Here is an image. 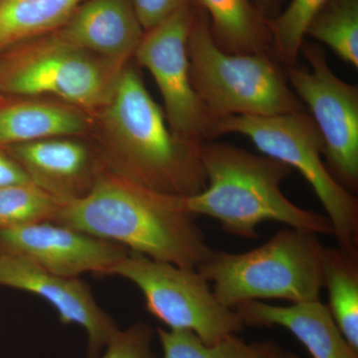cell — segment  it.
<instances>
[{
    "label": "cell",
    "instance_id": "6da1fadb",
    "mask_svg": "<svg viewBox=\"0 0 358 358\" xmlns=\"http://www.w3.org/2000/svg\"><path fill=\"white\" fill-rule=\"evenodd\" d=\"M180 197L154 192L105 166L82 199L63 205L55 222L121 245L152 260L194 268L213 250Z\"/></svg>",
    "mask_w": 358,
    "mask_h": 358
},
{
    "label": "cell",
    "instance_id": "7a4b0ae2",
    "mask_svg": "<svg viewBox=\"0 0 358 358\" xmlns=\"http://www.w3.org/2000/svg\"><path fill=\"white\" fill-rule=\"evenodd\" d=\"M103 164L154 192L190 196L207 185L199 141L178 138L164 110L131 66L126 65L103 108Z\"/></svg>",
    "mask_w": 358,
    "mask_h": 358
},
{
    "label": "cell",
    "instance_id": "3957f363",
    "mask_svg": "<svg viewBox=\"0 0 358 358\" xmlns=\"http://www.w3.org/2000/svg\"><path fill=\"white\" fill-rule=\"evenodd\" d=\"M200 159L206 176L204 190L180 197L183 211L216 219L226 232L255 239L265 221L286 224L315 234H334L327 215L301 208L285 196L282 183L291 167L267 155L232 145L205 141Z\"/></svg>",
    "mask_w": 358,
    "mask_h": 358
},
{
    "label": "cell",
    "instance_id": "277c9868",
    "mask_svg": "<svg viewBox=\"0 0 358 358\" xmlns=\"http://www.w3.org/2000/svg\"><path fill=\"white\" fill-rule=\"evenodd\" d=\"M188 56L193 88L212 122L229 115L293 114L307 110L271 52L226 53L216 44L206 13L195 3Z\"/></svg>",
    "mask_w": 358,
    "mask_h": 358
},
{
    "label": "cell",
    "instance_id": "5b68a950",
    "mask_svg": "<svg viewBox=\"0 0 358 358\" xmlns=\"http://www.w3.org/2000/svg\"><path fill=\"white\" fill-rule=\"evenodd\" d=\"M324 249L315 233L287 226L251 251H213L196 270L227 308L270 299L319 301Z\"/></svg>",
    "mask_w": 358,
    "mask_h": 358
},
{
    "label": "cell",
    "instance_id": "8992f818",
    "mask_svg": "<svg viewBox=\"0 0 358 358\" xmlns=\"http://www.w3.org/2000/svg\"><path fill=\"white\" fill-rule=\"evenodd\" d=\"M307 110L275 115H229L212 122L208 141L247 136L264 155L294 169L312 186L334 228L339 248L358 250V203L322 162L324 143Z\"/></svg>",
    "mask_w": 358,
    "mask_h": 358
},
{
    "label": "cell",
    "instance_id": "52a82bcc",
    "mask_svg": "<svg viewBox=\"0 0 358 358\" xmlns=\"http://www.w3.org/2000/svg\"><path fill=\"white\" fill-rule=\"evenodd\" d=\"M126 65L56 35L26 45L0 63V91L56 96L84 109H103Z\"/></svg>",
    "mask_w": 358,
    "mask_h": 358
},
{
    "label": "cell",
    "instance_id": "ba28073f",
    "mask_svg": "<svg viewBox=\"0 0 358 358\" xmlns=\"http://www.w3.org/2000/svg\"><path fill=\"white\" fill-rule=\"evenodd\" d=\"M109 275L136 285L148 313L169 329L190 331L206 345H215L244 329L237 313L217 300L210 284L194 268L129 252Z\"/></svg>",
    "mask_w": 358,
    "mask_h": 358
},
{
    "label": "cell",
    "instance_id": "9c48e42d",
    "mask_svg": "<svg viewBox=\"0 0 358 358\" xmlns=\"http://www.w3.org/2000/svg\"><path fill=\"white\" fill-rule=\"evenodd\" d=\"M301 54L310 70L287 68L289 87L310 110L329 171L353 193L358 187V87L334 74L320 45L305 40Z\"/></svg>",
    "mask_w": 358,
    "mask_h": 358
},
{
    "label": "cell",
    "instance_id": "30bf717a",
    "mask_svg": "<svg viewBox=\"0 0 358 358\" xmlns=\"http://www.w3.org/2000/svg\"><path fill=\"white\" fill-rule=\"evenodd\" d=\"M195 7V2L188 0L167 20L145 32L134 56L159 87L171 131L178 138L202 143L208 141L212 121L190 76L187 45Z\"/></svg>",
    "mask_w": 358,
    "mask_h": 358
},
{
    "label": "cell",
    "instance_id": "8fae6325",
    "mask_svg": "<svg viewBox=\"0 0 358 358\" xmlns=\"http://www.w3.org/2000/svg\"><path fill=\"white\" fill-rule=\"evenodd\" d=\"M0 251L64 277L109 275L129 250L82 231L46 221L0 230Z\"/></svg>",
    "mask_w": 358,
    "mask_h": 358
},
{
    "label": "cell",
    "instance_id": "7c38bea8",
    "mask_svg": "<svg viewBox=\"0 0 358 358\" xmlns=\"http://www.w3.org/2000/svg\"><path fill=\"white\" fill-rule=\"evenodd\" d=\"M0 287L35 294L48 303L63 324L83 327L88 358H99L119 331L115 320L99 306L93 292L80 278L48 272L29 261L0 251Z\"/></svg>",
    "mask_w": 358,
    "mask_h": 358
},
{
    "label": "cell",
    "instance_id": "4fadbf2b",
    "mask_svg": "<svg viewBox=\"0 0 358 358\" xmlns=\"http://www.w3.org/2000/svg\"><path fill=\"white\" fill-rule=\"evenodd\" d=\"M34 185L62 203L84 197L95 185L103 164L82 141L53 138L2 148Z\"/></svg>",
    "mask_w": 358,
    "mask_h": 358
},
{
    "label": "cell",
    "instance_id": "5bb4252c",
    "mask_svg": "<svg viewBox=\"0 0 358 358\" xmlns=\"http://www.w3.org/2000/svg\"><path fill=\"white\" fill-rule=\"evenodd\" d=\"M58 35L75 46L126 65L145 30L131 0H84Z\"/></svg>",
    "mask_w": 358,
    "mask_h": 358
},
{
    "label": "cell",
    "instance_id": "9a60e30c",
    "mask_svg": "<svg viewBox=\"0 0 358 358\" xmlns=\"http://www.w3.org/2000/svg\"><path fill=\"white\" fill-rule=\"evenodd\" d=\"M233 310L244 327H282L288 329L313 358H358V350L348 343L329 308L320 300L291 306L249 301Z\"/></svg>",
    "mask_w": 358,
    "mask_h": 358
},
{
    "label": "cell",
    "instance_id": "2e32d148",
    "mask_svg": "<svg viewBox=\"0 0 358 358\" xmlns=\"http://www.w3.org/2000/svg\"><path fill=\"white\" fill-rule=\"evenodd\" d=\"M88 129V117L69 106L25 101L0 107V148L46 138H68Z\"/></svg>",
    "mask_w": 358,
    "mask_h": 358
},
{
    "label": "cell",
    "instance_id": "e0dca14e",
    "mask_svg": "<svg viewBox=\"0 0 358 358\" xmlns=\"http://www.w3.org/2000/svg\"><path fill=\"white\" fill-rule=\"evenodd\" d=\"M206 13L216 44L235 55L271 52L268 20L251 0H193Z\"/></svg>",
    "mask_w": 358,
    "mask_h": 358
},
{
    "label": "cell",
    "instance_id": "ac0fdd59",
    "mask_svg": "<svg viewBox=\"0 0 358 358\" xmlns=\"http://www.w3.org/2000/svg\"><path fill=\"white\" fill-rule=\"evenodd\" d=\"M84 0H1L0 51L63 27Z\"/></svg>",
    "mask_w": 358,
    "mask_h": 358
},
{
    "label": "cell",
    "instance_id": "d6986e66",
    "mask_svg": "<svg viewBox=\"0 0 358 358\" xmlns=\"http://www.w3.org/2000/svg\"><path fill=\"white\" fill-rule=\"evenodd\" d=\"M324 288L334 322L358 350V250L324 249Z\"/></svg>",
    "mask_w": 358,
    "mask_h": 358
},
{
    "label": "cell",
    "instance_id": "ffe728a7",
    "mask_svg": "<svg viewBox=\"0 0 358 358\" xmlns=\"http://www.w3.org/2000/svg\"><path fill=\"white\" fill-rule=\"evenodd\" d=\"M346 64L358 68V0H329L306 31Z\"/></svg>",
    "mask_w": 358,
    "mask_h": 358
},
{
    "label": "cell",
    "instance_id": "44dd1931",
    "mask_svg": "<svg viewBox=\"0 0 358 358\" xmlns=\"http://www.w3.org/2000/svg\"><path fill=\"white\" fill-rule=\"evenodd\" d=\"M63 205L32 182L0 188V230L55 221Z\"/></svg>",
    "mask_w": 358,
    "mask_h": 358
},
{
    "label": "cell",
    "instance_id": "7402d4cb",
    "mask_svg": "<svg viewBox=\"0 0 358 358\" xmlns=\"http://www.w3.org/2000/svg\"><path fill=\"white\" fill-rule=\"evenodd\" d=\"M329 0H291L268 27L272 37L271 53L284 67L298 65L301 45L310 21Z\"/></svg>",
    "mask_w": 358,
    "mask_h": 358
},
{
    "label": "cell",
    "instance_id": "603a6c76",
    "mask_svg": "<svg viewBox=\"0 0 358 358\" xmlns=\"http://www.w3.org/2000/svg\"><path fill=\"white\" fill-rule=\"evenodd\" d=\"M155 334L162 345V358H252L251 343H244L236 334L211 345L190 331L159 327Z\"/></svg>",
    "mask_w": 358,
    "mask_h": 358
},
{
    "label": "cell",
    "instance_id": "cb8c5ba5",
    "mask_svg": "<svg viewBox=\"0 0 358 358\" xmlns=\"http://www.w3.org/2000/svg\"><path fill=\"white\" fill-rule=\"evenodd\" d=\"M155 336V329L145 322L119 329L101 358H157L152 346Z\"/></svg>",
    "mask_w": 358,
    "mask_h": 358
},
{
    "label": "cell",
    "instance_id": "d4e9b609",
    "mask_svg": "<svg viewBox=\"0 0 358 358\" xmlns=\"http://www.w3.org/2000/svg\"><path fill=\"white\" fill-rule=\"evenodd\" d=\"M188 0H131L145 32L152 29L178 10Z\"/></svg>",
    "mask_w": 358,
    "mask_h": 358
},
{
    "label": "cell",
    "instance_id": "484cf974",
    "mask_svg": "<svg viewBox=\"0 0 358 358\" xmlns=\"http://www.w3.org/2000/svg\"><path fill=\"white\" fill-rule=\"evenodd\" d=\"M28 182L32 181L24 169L13 157L0 148V188Z\"/></svg>",
    "mask_w": 358,
    "mask_h": 358
},
{
    "label": "cell",
    "instance_id": "4316f807",
    "mask_svg": "<svg viewBox=\"0 0 358 358\" xmlns=\"http://www.w3.org/2000/svg\"><path fill=\"white\" fill-rule=\"evenodd\" d=\"M251 346L252 358H300L274 341H260L251 343Z\"/></svg>",
    "mask_w": 358,
    "mask_h": 358
},
{
    "label": "cell",
    "instance_id": "83f0119b",
    "mask_svg": "<svg viewBox=\"0 0 358 358\" xmlns=\"http://www.w3.org/2000/svg\"><path fill=\"white\" fill-rule=\"evenodd\" d=\"M251 1L263 14L264 17L270 20L281 13L282 4L286 0H251Z\"/></svg>",
    "mask_w": 358,
    "mask_h": 358
},
{
    "label": "cell",
    "instance_id": "f1b7e54d",
    "mask_svg": "<svg viewBox=\"0 0 358 358\" xmlns=\"http://www.w3.org/2000/svg\"><path fill=\"white\" fill-rule=\"evenodd\" d=\"M0 1H1V0H0Z\"/></svg>",
    "mask_w": 358,
    "mask_h": 358
}]
</instances>
